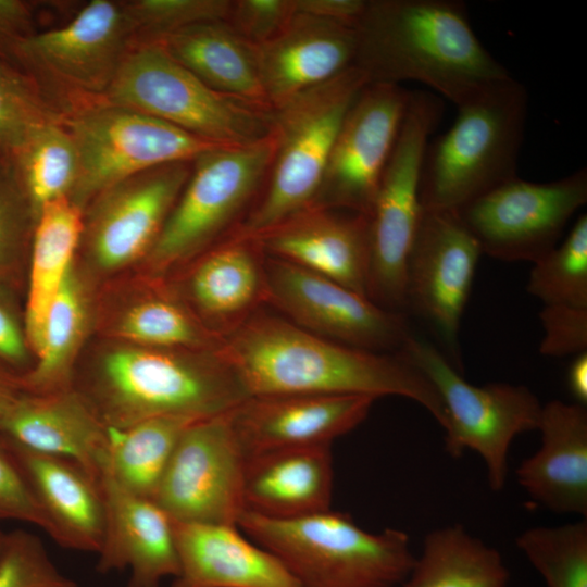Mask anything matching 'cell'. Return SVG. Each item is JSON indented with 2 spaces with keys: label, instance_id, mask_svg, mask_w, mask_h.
I'll list each match as a JSON object with an SVG mask.
<instances>
[{
  "label": "cell",
  "instance_id": "1",
  "mask_svg": "<svg viewBox=\"0 0 587 587\" xmlns=\"http://www.w3.org/2000/svg\"><path fill=\"white\" fill-rule=\"evenodd\" d=\"M220 352L249 396H398L427 410L444 430L448 427L436 389L396 353L345 346L260 309L224 338Z\"/></svg>",
  "mask_w": 587,
  "mask_h": 587
},
{
  "label": "cell",
  "instance_id": "2",
  "mask_svg": "<svg viewBox=\"0 0 587 587\" xmlns=\"http://www.w3.org/2000/svg\"><path fill=\"white\" fill-rule=\"evenodd\" d=\"M353 65L370 83H422L457 107L510 79L460 0H366Z\"/></svg>",
  "mask_w": 587,
  "mask_h": 587
},
{
  "label": "cell",
  "instance_id": "3",
  "mask_svg": "<svg viewBox=\"0 0 587 587\" xmlns=\"http://www.w3.org/2000/svg\"><path fill=\"white\" fill-rule=\"evenodd\" d=\"M78 391L107 428L160 416L202 420L250 397L220 351L135 345L108 350Z\"/></svg>",
  "mask_w": 587,
  "mask_h": 587
},
{
  "label": "cell",
  "instance_id": "4",
  "mask_svg": "<svg viewBox=\"0 0 587 587\" xmlns=\"http://www.w3.org/2000/svg\"><path fill=\"white\" fill-rule=\"evenodd\" d=\"M237 526L274 554L299 587H397L415 558L405 532L371 533L330 509L295 519L245 510Z\"/></svg>",
  "mask_w": 587,
  "mask_h": 587
},
{
  "label": "cell",
  "instance_id": "5",
  "mask_svg": "<svg viewBox=\"0 0 587 587\" xmlns=\"http://www.w3.org/2000/svg\"><path fill=\"white\" fill-rule=\"evenodd\" d=\"M527 107V91L513 77L458 105L451 127L426 147L422 208L458 211L517 176Z\"/></svg>",
  "mask_w": 587,
  "mask_h": 587
},
{
  "label": "cell",
  "instance_id": "6",
  "mask_svg": "<svg viewBox=\"0 0 587 587\" xmlns=\"http://www.w3.org/2000/svg\"><path fill=\"white\" fill-rule=\"evenodd\" d=\"M102 100L220 146L251 145L273 132V108L211 88L158 42L130 48Z\"/></svg>",
  "mask_w": 587,
  "mask_h": 587
},
{
  "label": "cell",
  "instance_id": "7",
  "mask_svg": "<svg viewBox=\"0 0 587 587\" xmlns=\"http://www.w3.org/2000/svg\"><path fill=\"white\" fill-rule=\"evenodd\" d=\"M275 138L246 146H215L192 160L189 178L147 254L159 273L191 262L224 240L261 198Z\"/></svg>",
  "mask_w": 587,
  "mask_h": 587
},
{
  "label": "cell",
  "instance_id": "8",
  "mask_svg": "<svg viewBox=\"0 0 587 587\" xmlns=\"http://www.w3.org/2000/svg\"><path fill=\"white\" fill-rule=\"evenodd\" d=\"M369 83L352 65L273 108L275 151L267 183L236 233L255 236L313 205L341 123Z\"/></svg>",
  "mask_w": 587,
  "mask_h": 587
},
{
  "label": "cell",
  "instance_id": "9",
  "mask_svg": "<svg viewBox=\"0 0 587 587\" xmlns=\"http://www.w3.org/2000/svg\"><path fill=\"white\" fill-rule=\"evenodd\" d=\"M134 43L125 3L92 0L65 25L34 32L8 45L0 57L35 84L54 111L58 102L62 117L102 100Z\"/></svg>",
  "mask_w": 587,
  "mask_h": 587
},
{
  "label": "cell",
  "instance_id": "10",
  "mask_svg": "<svg viewBox=\"0 0 587 587\" xmlns=\"http://www.w3.org/2000/svg\"><path fill=\"white\" fill-rule=\"evenodd\" d=\"M397 354L416 367L439 395L448 419L446 451L453 458L474 451L485 464L490 489L502 490L512 441L538 428L542 410L538 397L523 385H473L435 346L414 335Z\"/></svg>",
  "mask_w": 587,
  "mask_h": 587
},
{
  "label": "cell",
  "instance_id": "11",
  "mask_svg": "<svg viewBox=\"0 0 587 587\" xmlns=\"http://www.w3.org/2000/svg\"><path fill=\"white\" fill-rule=\"evenodd\" d=\"M441 115L439 98L426 91H412L370 213L367 297L390 311L403 313L405 307L407 262L423 210V160Z\"/></svg>",
  "mask_w": 587,
  "mask_h": 587
},
{
  "label": "cell",
  "instance_id": "12",
  "mask_svg": "<svg viewBox=\"0 0 587 587\" xmlns=\"http://www.w3.org/2000/svg\"><path fill=\"white\" fill-rule=\"evenodd\" d=\"M79 158L70 200L83 211L108 187L143 171L192 161L220 145L200 139L145 113L96 100L62 116Z\"/></svg>",
  "mask_w": 587,
  "mask_h": 587
},
{
  "label": "cell",
  "instance_id": "13",
  "mask_svg": "<svg viewBox=\"0 0 587 587\" xmlns=\"http://www.w3.org/2000/svg\"><path fill=\"white\" fill-rule=\"evenodd\" d=\"M586 202L587 171L580 168L549 183L515 176L455 212L483 253L533 263L558 245Z\"/></svg>",
  "mask_w": 587,
  "mask_h": 587
},
{
  "label": "cell",
  "instance_id": "14",
  "mask_svg": "<svg viewBox=\"0 0 587 587\" xmlns=\"http://www.w3.org/2000/svg\"><path fill=\"white\" fill-rule=\"evenodd\" d=\"M246 460L227 412L198 420L180 435L151 500L173 521L237 526Z\"/></svg>",
  "mask_w": 587,
  "mask_h": 587
},
{
  "label": "cell",
  "instance_id": "15",
  "mask_svg": "<svg viewBox=\"0 0 587 587\" xmlns=\"http://www.w3.org/2000/svg\"><path fill=\"white\" fill-rule=\"evenodd\" d=\"M266 255V254H265ZM266 303L288 321L335 342L398 353L413 336L407 316L290 262L265 257Z\"/></svg>",
  "mask_w": 587,
  "mask_h": 587
},
{
  "label": "cell",
  "instance_id": "16",
  "mask_svg": "<svg viewBox=\"0 0 587 587\" xmlns=\"http://www.w3.org/2000/svg\"><path fill=\"white\" fill-rule=\"evenodd\" d=\"M482 249L455 211L423 209L405 271V307L460 367L458 337Z\"/></svg>",
  "mask_w": 587,
  "mask_h": 587
},
{
  "label": "cell",
  "instance_id": "17",
  "mask_svg": "<svg viewBox=\"0 0 587 587\" xmlns=\"http://www.w3.org/2000/svg\"><path fill=\"white\" fill-rule=\"evenodd\" d=\"M411 95L388 83L362 88L341 123L312 207L370 215Z\"/></svg>",
  "mask_w": 587,
  "mask_h": 587
},
{
  "label": "cell",
  "instance_id": "18",
  "mask_svg": "<svg viewBox=\"0 0 587 587\" xmlns=\"http://www.w3.org/2000/svg\"><path fill=\"white\" fill-rule=\"evenodd\" d=\"M192 161L160 165L98 193L84 210L83 238L99 270H118L149 253L185 187Z\"/></svg>",
  "mask_w": 587,
  "mask_h": 587
},
{
  "label": "cell",
  "instance_id": "19",
  "mask_svg": "<svg viewBox=\"0 0 587 587\" xmlns=\"http://www.w3.org/2000/svg\"><path fill=\"white\" fill-rule=\"evenodd\" d=\"M376 399L352 395L250 396L227 412L246 457L332 445L361 424Z\"/></svg>",
  "mask_w": 587,
  "mask_h": 587
},
{
  "label": "cell",
  "instance_id": "20",
  "mask_svg": "<svg viewBox=\"0 0 587 587\" xmlns=\"http://www.w3.org/2000/svg\"><path fill=\"white\" fill-rule=\"evenodd\" d=\"M253 237L266 255L321 274L367 297L370 215L310 207Z\"/></svg>",
  "mask_w": 587,
  "mask_h": 587
},
{
  "label": "cell",
  "instance_id": "21",
  "mask_svg": "<svg viewBox=\"0 0 587 587\" xmlns=\"http://www.w3.org/2000/svg\"><path fill=\"white\" fill-rule=\"evenodd\" d=\"M265 257L255 237L233 233L191 261L184 295L210 332L224 339L266 302Z\"/></svg>",
  "mask_w": 587,
  "mask_h": 587
},
{
  "label": "cell",
  "instance_id": "22",
  "mask_svg": "<svg viewBox=\"0 0 587 587\" xmlns=\"http://www.w3.org/2000/svg\"><path fill=\"white\" fill-rule=\"evenodd\" d=\"M0 435L23 449L72 460L100 478L107 427L77 389L23 391L0 417Z\"/></svg>",
  "mask_w": 587,
  "mask_h": 587
},
{
  "label": "cell",
  "instance_id": "23",
  "mask_svg": "<svg viewBox=\"0 0 587 587\" xmlns=\"http://www.w3.org/2000/svg\"><path fill=\"white\" fill-rule=\"evenodd\" d=\"M352 26L296 13L273 39L255 47L259 76L266 100L276 108L354 63Z\"/></svg>",
  "mask_w": 587,
  "mask_h": 587
},
{
  "label": "cell",
  "instance_id": "24",
  "mask_svg": "<svg viewBox=\"0 0 587 587\" xmlns=\"http://www.w3.org/2000/svg\"><path fill=\"white\" fill-rule=\"evenodd\" d=\"M105 505L104 538L98 570L129 569V587H159L178 573L172 519L151 499L120 487L107 474L99 479Z\"/></svg>",
  "mask_w": 587,
  "mask_h": 587
},
{
  "label": "cell",
  "instance_id": "25",
  "mask_svg": "<svg viewBox=\"0 0 587 587\" xmlns=\"http://www.w3.org/2000/svg\"><path fill=\"white\" fill-rule=\"evenodd\" d=\"M539 449L515 474L537 504L557 514L587 516V409L551 400L542 404Z\"/></svg>",
  "mask_w": 587,
  "mask_h": 587
},
{
  "label": "cell",
  "instance_id": "26",
  "mask_svg": "<svg viewBox=\"0 0 587 587\" xmlns=\"http://www.w3.org/2000/svg\"><path fill=\"white\" fill-rule=\"evenodd\" d=\"M173 529L178 557L173 587H299L274 554L236 525L173 521Z\"/></svg>",
  "mask_w": 587,
  "mask_h": 587
},
{
  "label": "cell",
  "instance_id": "27",
  "mask_svg": "<svg viewBox=\"0 0 587 587\" xmlns=\"http://www.w3.org/2000/svg\"><path fill=\"white\" fill-rule=\"evenodd\" d=\"M9 445L43 512L46 533L64 548L99 553L105 530L99 480L72 460Z\"/></svg>",
  "mask_w": 587,
  "mask_h": 587
},
{
  "label": "cell",
  "instance_id": "28",
  "mask_svg": "<svg viewBox=\"0 0 587 587\" xmlns=\"http://www.w3.org/2000/svg\"><path fill=\"white\" fill-rule=\"evenodd\" d=\"M333 479L330 445L247 457L245 510L272 519H295L328 510Z\"/></svg>",
  "mask_w": 587,
  "mask_h": 587
},
{
  "label": "cell",
  "instance_id": "29",
  "mask_svg": "<svg viewBox=\"0 0 587 587\" xmlns=\"http://www.w3.org/2000/svg\"><path fill=\"white\" fill-rule=\"evenodd\" d=\"M158 43L211 88L271 107L261 85L255 47L225 21L187 27Z\"/></svg>",
  "mask_w": 587,
  "mask_h": 587
},
{
  "label": "cell",
  "instance_id": "30",
  "mask_svg": "<svg viewBox=\"0 0 587 587\" xmlns=\"http://www.w3.org/2000/svg\"><path fill=\"white\" fill-rule=\"evenodd\" d=\"M84 211L68 198L48 204L39 213L28 259L25 327L36 353L47 311L74 268L83 238Z\"/></svg>",
  "mask_w": 587,
  "mask_h": 587
},
{
  "label": "cell",
  "instance_id": "31",
  "mask_svg": "<svg viewBox=\"0 0 587 587\" xmlns=\"http://www.w3.org/2000/svg\"><path fill=\"white\" fill-rule=\"evenodd\" d=\"M510 571L494 547L461 524L435 528L423 539L403 587H507Z\"/></svg>",
  "mask_w": 587,
  "mask_h": 587
},
{
  "label": "cell",
  "instance_id": "32",
  "mask_svg": "<svg viewBox=\"0 0 587 587\" xmlns=\"http://www.w3.org/2000/svg\"><path fill=\"white\" fill-rule=\"evenodd\" d=\"M196 421L160 416L124 428H107V454L101 474L132 494L152 499L180 435Z\"/></svg>",
  "mask_w": 587,
  "mask_h": 587
},
{
  "label": "cell",
  "instance_id": "33",
  "mask_svg": "<svg viewBox=\"0 0 587 587\" xmlns=\"http://www.w3.org/2000/svg\"><path fill=\"white\" fill-rule=\"evenodd\" d=\"M88 321L87 298L73 268L52 300L33 367L21 376L23 390L47 394L70 386V372Z\"/></svg>",
  "mask_w": 587,
  "mask_h": 587
},
{
  "label": "cell",
  "instance_id": "34",
  "mask_svg": "<svg viewBox=\"0 0 587 587\" xmlns=\"http://www.w3.org/2000/svg\"><path fill=\"white\" fill-rule=\"evenodd\" d=\"M35 214L43 208L71 197L79 177L76 145L61 120H50L27 138L5 161Z\"/></svg>",
  "mask_w": 587,
  "mask_h": 587
},
{
  "label": "cell",
  "instance_id": "35",
  "mask_svg": "<svg viewBox=\"0 0 587 587\" xmlns=\"http://www.w3.org/2000/svg\"><path fill=\"white\" fill-rule=\"evenodd\" d=\"M114 329L132 345L148 348L220 351L224 344L187 304L167 295L130 305L120 315Z\"/></svg>",
  "mask_w": 587,
  "mask_h": 587
},
{
  "label": "cell",
  "instance_id": "36",
  "mask_svg": "<svg viewBox=\"0 0 587 587\" xmlns=\"http://www.w3.org/2000/svg\"><path fill=\"white\" fill-rule=\"evenodd\" d=\"M547 587H587V521L535 526L515 539Z\"/></svg>",
  "mask_w": 587,
  "mask_h": 587
},
{
  "label": "cell",
  "instance_id": "37",
  "mask_svg": "<svg viewBox=\"0 0 587 587\" xmlns=\"http://www.w3.org/2000/svg\"><path fill=\"white\" fill-rule=\"evenodd\" d=\"M527 291L544 305L587 308V215L582 214L566 235L533 262Z\"/></svg>",
  "mask_w": 587,
  "mask_h": 587
},
{
  "label": "cell",
  "instance_id": "38",
  "mask_svg": "<svg viewBox=\"0 0 587 587\" xmlns=\"http://www.w3.org/2000/svg\"><path fill=\"white\" fill-rule=\"evenodd\" d=\"M61 116L49 105L35 84L0 57V155L8 161L32 133Z\"/></svg>",
  "mask_w": 587,
  "mask_h": 587
},
{
  "label": "cell",
  "instance_id": "39",
  "mask_svg": "<svg viewBox=\"0 0 587 587\" xmlns=\"http://www.w3.org/2000/svg\"><path fill=\"white\" fill-rule=\"evenodd\" d=\"M36 217L10 165L0 161V287L17 292Z\"/></svg>",
  "mask_w": 587,
  "mask_h": 587
},
{
  "label": "cell",
  "instance_id": "40",
  "mask_svg": "<svg viewBox=\"0 0 587 587\" xmlns=\"http://www.w3.org/2000/svg\"><path fill=\"white\" fill-rule=\"evenodd\" d=\"M232 0H137L125 3L135 43L158 42L187 27L226 21Z\"/></svg>",
  "mask_w": 587,
  "mask_h": 587
},
{
  "label": "cell",
  "instance_id": "41",
  "mask_svg": "<svg viewBox=\"0 0 587 587\" xmlns=\"http://www.w3.org/2000/svg\"><path fill=\"white\" fill-rule=\"evenodd\" d=\"M0 587H77L51 561L34 534L15 530L4 535L0 551Z\"/></svg>",
  "mask_w": 587,
  "mask_h": 587
},
{
  "label": "cell",
  "instance_id": "42",
  "mask_svg": "<svg viewBox=\"0 0 587 587\" xmlns=\"http://www.w3.org/2000/svg\"><path fill=\"white\" fill-rule=\"evenodd\" d=\"M295 14V0H232L225 22L241 39L258 47L277 36Z\"/></svg>",
  "mask_w": 587,
  "mask_h": 587
},
{
  "label": "cell",
  "instance_id": "43",
  "mask_svg": "<svg viewBox=\"0 0 587 587\" xmlns=\"http://www.w3.org/2000/svg\"><path fill=\"white\" fill-rule=\"evenodd\" d=\"M36 525L47 522L34 490L9 442L0 435V519Z\"/></svg>",
  "mask_w": 587,
  "mask_h": 587
},
{
  "label": "cell",
  "instance_id": "44",
  "mask_svg": "<svg viewBox=\"0 0 587 587\" xmlns=\"http://www.w3.org/2000/svg\"><path fill=\"white\" fill-rule=\"evenodd\" d=\"M544 329L539 352L562 358L587 351V308L544 305L539 314Z\"/></svg>",
  "mask_w": 587,
  "mask_h": 587
},
{
  "label": "cell",
  "instance_id": "45",
  "mask_svg": "<svg viewBox=\"0 0 587 587\" xmlns=\"http://www.w3.org/2000/svg\"><path fill=\"white\" fill-rule=\"evenodd\" d=\"M16 295L12 289L0 287V365L21 376L33 350Z\"/></svg>",
  "mask_w": 587,
  "mask_h": 587
},
{
  "label": "cell",
  "instance_id": "46",
  "mask_svg": "<svg viewBox=\"0 0 587 587\" xmlns=\"http://www.w3.org/2000/svg\"><path fill=\"white\" fill-rule=\"evenodd\" d=\"M366 0H295L296 13L312 15L354 27Z\"/></svg>",
  "mask_w": 587,
  "mask_h": 587
},
{
  "label": "cell",
  "instance_id": "47",
  "mask_svg": "<svg viewBox=\"0 0 587 587\" xmlns=\"http://www.w3.org/2000/svg\"><path fill=\"white\" fill-rule=\"evenodd\" d=\"M32 5L22 0H0V51L34 33Z\"/></svg>",
  "mask_w": 587,
  "mask_h": 587
},
{
  "label": "cell",
  "instance_id": "48",
  "mask_svg": "<svg viewBox=\"0 0 587 587\" xmlns=\"http://www.w3.org/2000/svg\"><path fill=\"white\" fill-rule=\"evenodd\" d=\"M567 388L576 400L575 403L587 404V351L575 355L566 374Z\"/></svg>",
  "mask_w": 587,
  "mask_h": 587
},
{
  "label": "cell",
  "instance_id": "49",
  "mask_svg": "<svg viewBox=\"0 0 587 587\" xmlns=\"http://www.w3.org/2000/svg\"><path fill=\"white\" fill-rule=\"evenodd\" d=\"M21 376L0 365V417L23 394Z\"/></svg>",
  "mask_w": 587,
  "mask_h": 587
},
{
  "label": "cell",
  "instance_id": "50",
  "mask_svg": "<svg viewBox=\"0 0 587 587\" xmlns=\"http://www.w3.org/2000/svg\"><path fill=\"white\" fill-rule=\"evenodd\" d=\"M3 539H4V535H2L0 533V551H1V548H2Z\"/></svg>",
  "mask_w": 587,
  "mask_h": 587
},
{
  "label": "cell",
  "instance_id": "51",
  "mask_svg": "<svg viewBox=\"0 0 587 587\" xmlns=\"http://www.w3.org/2000/svg\"><path fill=\"white\" fill-rule=\"evenodd\" d=\"M3 160L2 157L0 155V161Z\"/></svg>",
  "mask_w": 587,
  "mask_h": 587
}]
</instances>
